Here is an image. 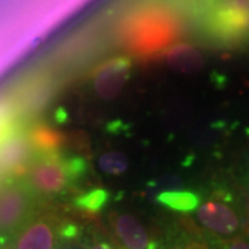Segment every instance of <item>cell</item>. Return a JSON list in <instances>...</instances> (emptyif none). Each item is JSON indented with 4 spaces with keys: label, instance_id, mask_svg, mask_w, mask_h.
Masks as SVG:
<instances>
[{
    "label": "cell",
    "instance_id": "cell-1",
    "mask_svg": "<svg viewBox=\"0 0 249 249\" xmlns=\"http://www.w3.org/2000/svg\"><path fill=\"white\" fill-rule=\"evenodd\" d=\"M198 226L216 240L227 241L249 231V204L232 183H220L196 211Z\"/></svg>",
    "mask_w": 249,
    "mask_h": 249
},
{
    "label": "cell",
    "instance_id": "cell-2",
    "mask_svg": "<svg viewBox=\"0 0 249 249\" xmlns=\"http://www.w3.org/2000/svg\"><path fill=\"white\" fill-rule=\"evenodd\" d=\"M88 169V160L80 155L64 157L52 152L35 160L29 170V181L36 191L46 196H57L85 178Z\"/></svg>",
    "mask_w": 249,
    "mask_h": 249
},
{
    "label": "cell",
    "instance_id": "cell-3",
    "mask_svg": "<svg viewBox=\"0 0 249 249\" xmlns=\"http://www.w3.org/2000/svg\"><path fill=\"white\" fill-rule=\"evenodd\" d=\"M132 67V58L127 55H116L98 64L90 75V86L96 97L101 101L115 100L130 79Z\"/></svg>",
    "mask_w": 249,
    "mask_h": 249
},
{
    "label": "cell",
    "instance_id": "cell-4",
    "mask_svg": "<svg viewBox=\"0 0 249 249\" xmlns=\"http://www.w3.org/2000/svg\"><path fill=\"white\" fill-rule=\"evenodd\" d=\"M112 238L122 249H160V242L136 216L112 212L108 216Z\"/></svg>",
    "mask_w": 249,
    "mask_h": 249
},
{
    "label": "cell",
    "instance_id": "cell-5",
    "mask_svg": "<svg viewBox=\"0 0 249 249\" xmlns=\"http://www.w3.org/2000/svg\"><path fill=\"white\" fill-rule=\"evenodd\" d=\"M31 206L29 193L21 186L0 190V232L13 231L25 220Z\"/></svg>",
    "mask_w": 249,
    "mask_h": 249
},
{
    "label": "cell",
    "instance_id": "cell-6",
    "mask_svg": "<svg viewBox=\"0 0 249 249\" xmlns=\"http://www.w3.org/2000/svg\"><path fill=\"white\" fill-rule=\"evenodd\" d=\"M61 224L50 217L37 219L19 232L14 249H55L62 240Z\"/></svg>",
    "mask_w": 249,
    "mask_h": 249
},
{
    "label": "cell",
    "instance_id": "cell-7",
    "mask_svg": "<svg viewBox=\"0 0 249 249\" xmlns=\"http://www.w3.org/2000/svg\"><path fill=\"white\" fill-rule=\"evenodd\" d=\"M204 55L194 46L176 45L166 52V64L180 73H196L204 67Z\"/></svg>",
    "mask_w": 249,
    "mask_h": 249
},
{
    "label": "cell",
    "instance_id": "cell-8",
    "mask_svg": "<svg viewBox=\"0 0 249 249\" xmlns=\"http://www.w3.org/2000/svg\"><path fill=\"white\" fill-rule=\"evenodd\" d=\"M157 202L180 213L196 212L201 204V196L190 190H165L157 196Z\"/></svg>",
    "mask_w": 249,
    "mask_h": 249
},
{
    "label": "cell",
    "instance_id": "cell-9",
    "mask_svg": "<svg viewBox=\"0 0 249 249\" xmlns=\"http://www.w3.org/2000/svg\"><path fill=\"white\" fill-rule=\"evenodd\" d=\"M108 198H109V193L106 188L96 187L75 196L73 205L79 212L86 214H97L106 206Z\"/></svg>",
    "mask_w": 249,
    "mask_h": 249
},
{
    "label": "cell",
    "instance_id": "cell-10",
    "mask_svg": "<svg viewBox=\"0 0 249 249\" xmlns=\"http://www.w3.org/2000/svg\"><path fill=\"white\" fill-rule=\"evenodd\" d=\"M196 234L187 232L178 235V238H170L168 244L160 245V249H219V241L208 235L199 237Z\"/></svg>",
    "mask_w": 249,
    "mask_h": 249
},
{
    "label": "cell",
    "instance_id": "cell-11",
    "mask_svg": "<svg viewBox=\"0 0 249 249\" xmlns=\"http://www.w3.org/2000/svg\"><path fill=\"white\" fill-rule=\"evenodd\" d=\"M32 142L39 150L52 154V152L57 151L65 142V136L52 127L39 126L32 133Z\"/></svg>",
    "mask_w": 249,
    "mask_h": 249
},
{
    "label": "cell",
    "instance_id": "cell-12",
    "mask_svg": "<svg viewBox=\"0 0 249 249\" xmlns=\"http://www.w3.org/2000/svg\"><path fill=\"white\" fill-rule=\"evenodd\" d=\"M98 169L106 175L119 176L129 169V158L121 151L103 152L98 157Z\"/></svg>",
    "mask_w": 249,
    "mask_h": 249
},
{
    "label": "cell",
    "instance_id": "cell-13",
    "mask_svg": "<svg viewBox=\"0 0 249 249\" xmlns=\"http://www.w3.org/2000/svg\"><path fill=\"white\" fill-rule=\"evenodd\" d=\"M232 180L249 204V148L244 152L232 169Z\"/></svg>",
    "mask_w": 249,
    "mask_h": 249
},
{
    "label": "cell",
    "instance_id": "cell-14",
    "mask_svg": "<svg viewBox=\"0 0 249 249\" xmlns=\"http://www.w3.org/2000/svg\"><path fill=\"white\" fill-rule=\"evenodd\" d=\"M83 249H122L115 241L111 240L104 232L100 230H93L90 232L89 238L86 240Z\"/></svg>",
    "mask_w": 249,
    "mask_h": 249
},
{
    "label": "cell",
    "instance_id": "cell-15",
    "mask_svg": "<svg viewBox=\"0 0 249 249\" xmlns=\"http://www.w3.org/2000/svg\"><path fill=\"white\" fill-rule=\"evenodd\" d=\"M219 249H249V231L231 240L220 241Z\"/></svg>",
    "mask_w": 249,
    "mask_h": 249
},
{
    "label": "cell",
    "instance_id": "cell-16",
    "mask_svg": "<svg viewBox=\"0 0 249 249\" xmlns=\"http://www.w3.org/2000/svg\"><path fill=\"white\" fill-rule=\"evenodd\" d=\"M242 46H249V10L248 16H247V25H245V31H244V36H242Z\"/></svg>",
    "mask_w": 249,
    "mask_h": 249
}]
</instances>
